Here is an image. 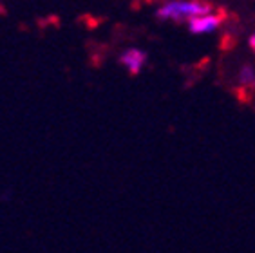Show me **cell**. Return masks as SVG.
<instances>
[{
  "mask_svg": "<svg viewBox=\"0 0 255 253\" xmlns=\"http://www.w3.org/2000/svg\"><path fill=\"white\" fill-rule=\"evenodd\" d=\"M212 11V5L205 0H165L156 9V18L172 24H187L194 16Z\"/></svg>",
  "mask_w": 255,
  "mask_h": 253,
  "instance_id": "obj_1",
  "label": "cell"
},
{
  "mask_svg": "<svg viewBox=\"0 0 255 253\" xmlns=\"http://www.w3.org/2000/svg\"><path fill=\"white\" fill-rule=\"evenodd\" d=\"M223 22H225V16L212 9L208 13H203V15L194 16L192 20H188L187 27L196 36H206V34H214L221 29Z\"/></svg>",
  "mask_w": 255,
  "mask_h": 253,
  "instance_id": "obj_2",
  "label": "cell"
},
{
  "mask_svg": "<svg viewBox=\"0 0 255 253\" xmlns=\"http://www.w3.org/2000/svg\"><path fill=\"white\" fill-rule=\"evenodd\" d=\"M118 62L128 74L137 76L145 69V65H147L148 54L139 47H128L125 51H122V54L118 56Z\"/></svg>",
  "mask_w": 255,
  "mask_h": 253,
  "instance_id": "obj_3",
  "label": "cell"
},
{
  "mask_svg": "<svg viewBox=\"0 0 255 253\" xmlns=\"http://www.w3.org/2000/svg\"><path fill=\"white\" fill-rule=\"evenodd\" d=\"M237 85L241 89L255 87V65L254 63H243L237 69Z\"/></svg>",
  "mask_w": 255,
  "mask_h": 253,
  "instance_id": "obj_4",
  "label": "cell"
},
{
  "mask_svg": "<svg viewBox=\"0 0 255 253\" xmlns=\"http://www.w3.org/2000/svg\"><path fill=\"white\" fill-rule=\"evenodd\" d=\"M248 45H250L252 53H255V33H252L250 36H248Z\"/></svg>",
  "mask_w": 255,
  "mask_h": 253,
  "instance_id": "obj_5",
  "label": "cell"
}]
</instances>
